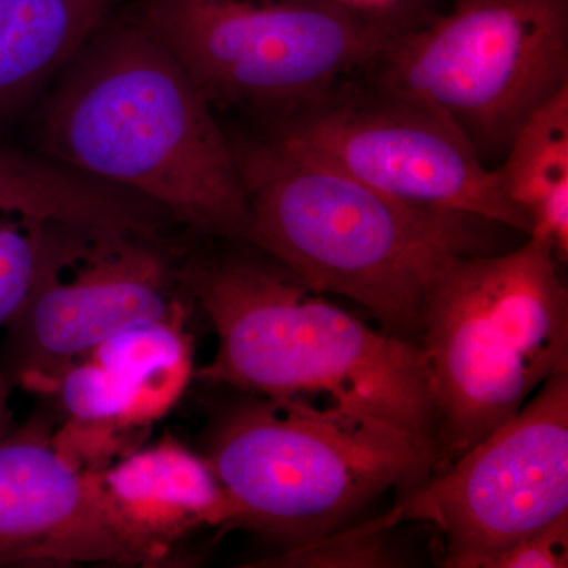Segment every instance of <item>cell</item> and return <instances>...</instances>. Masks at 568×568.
Masks as SVG:
<instances>
[{
	"mask_svg": "<svg viewBox=\"0 0 568 568\" xmlns=\"http://www.w3.org/2000/svg\"><path fill=\"white\" fill-rule=\"evenodd\" d=\"M36 392L58 396L65 420L138 432L126 425V392L122 381L92 358L80 357L63 366Z\"/></svg>",
	"mask_w": 568,
	"mask_h": 568,
	"instance_id": "cell-19",
	"label": "cell"
},
{
	"mask_svg": "<svg viewBox=\"0 0 568 568\" xmlns=\"http://www.w3.org/2000/svg\"><path fill=\"white\" fill-rule=\"evenodd\" d=\"M265 123L379 192L432 211L459 213L529 235L469 138L429 104L346 82L312 106Z\"/></svg>",
	"mask_w": 568,
	"mask_h": 568,
	"instance_id": "cell-9",
	"label": "cell"
},
{
	"mask_svg": "<svg viewBox=\"0 0 568 568\" xmlns=\"http://www.w3.org/2000/svg\"><path fill=\"white\" fill-rule=\"evenodd\" d=\"M568 514V372L549 377L506 424L405 489L373 523L439 530L444 567L487 568L515 541Z\"/></svg>",
	"mask_w": 568,
	"mask_h": 568,
	"instance_id": "cell-8",
	"label": "cell"
},
{
	"mask_svg": "<svg viewBox=\"0 0 568 568\" xmlns=\"http://www.w3.org/2000/svg\"><path fill=\"white\" fill-rule=\"evenodd\" d=\"M212 409L201 452L244 528L304 544L392 488L424 480L437 466L428 440L328 403L233 390Z\"/></svg>",
	"mask_w": 568,
	"mask_h": 568,
	"instance_id": "cell-4",
	"label": "cell"
},
{
	"mask_svg": "<svg viewBox=\"0 0 568 568\" xmlns=\"http://www.w3.org/2000/svg\"><path fill=\"white\" fill-rule=\"evenodd\" d=\"M70 226L0 213V328H7L39 284Z\"/></svg>",
	"mask_w": 568,
	"mask_h": 568,
	"instance_id": "cell-17",
	"label": "cell"
},
{
	"mask_svg": "<svg viewBox=\"0 0 568 568\" xmlns=\"http://www.w3.org/2000/svg\"><path fill=\"white\" fill-rule=\"evenodd\" d=\"M17 386V381L9 373L0 372V436L7 435L17 425L10 405L11 394Z\"/></svg>",
	"mask_w": 568,
	"mask_h": 568,
	"instance_id": "cell-21",
	"label": "cell"
},
{
	"mask_svg": "<svg viewBox=\"0 0 568 568\" xmlns=\"http://www.w3.org/2000/svg\"><path fill=\"white\" fill-rule=\"evenodd\" d=\"M190 312L111 336L82 357L111 369L126 392V425L144 432L166 416L194 379Z\"/></svg>",
	"mask_w": 568,
	"mask_h": 568,
	"instance_id": "cell-16",
	"label": "cell"
},
{
	"mask_svg": "<svg viewBox=\"0 0 568 568\" xmlns=\"http://www.w3.org/2000/svg\"><path fill=\"white\" fill-rule=\"evenodd\" d=\"M568 514L515 541L496 556L487 568H567Z\"/></svg>",
	"mask_w": 568,
	"mask_h": 568,
	"instance_id": "cell-20",
	"label": "cell"
},
{
	"mask_svg": "<svg viewBox=\"0 0 568 568\" xmlns=\"http://www.w3.org/2000/svg\"><path fill=\"white\" fill-rule=\"evenodd\" d=\"M495 175L529 223L528 237L568 260V88L538 106L511 138Z\"/></svg>",
	"mask_w": 568,
	"mask_h": 568,
	"instance_id": "cell-15",
	"label": "cell"
},
{
	"mask_svg": "<svg viewBox=\"0 0 568 568\" xmlns=\"http://www.w3.org/2000/svg\"><path fill=\"white\" fill-rule=\"evenodd\" d=\"M263 256L227 252L181 268L216 349L205 386L328 403L436 443L437 414L418 343L376 331Z\"/></svg>",
	"mask_w": 568,
	"mask_h": 568,
	"instance_id": "cell-2",
	"label": "cell"
},
{
	"mask_svg": "<svg viewBox=\"0 0 568 568\" xmlns=\"http://www.w3.org/2000/svg\"><path fill=\"white\" fill-rule=\"evenodd\" d=\"M54 428L39 413L0 436V567L142 566L112 523L99 473L63 457Z\"/></svg>",
	"mask_w": 568,
	"mask_h": 568,
	"instance_id": "cell-11",
	"label": "cell"
},
{
	"mask_svg": "<svg viewBox=\"0 0 568 568\" xmlns=\"http://www.w3.org/2000/svg\"><path fill=\"white\" fill-rule=\"evenodd\" d=\"M112 523L142 566L170 560L175 545L203 528H230L234 510L200 452L164 435L99 473Z\"/></svg>",
	"mask_w": 568,
	"mask_h": 568,
	"instance_id": "cell-12",
	"label": "cell"
},
{
	"mask_svg": "<svg viewBox=\"0 0 568 568\" xmlns=\"http://www.w3.org/2000/svg\"><path fill=\"white\" fill-rule=\"evenodd\" d=\"M394 530L377 528L375 523L336 529L304 544L287 547L272 558L248 567L272 568H384L402 566L392 544Z\"/></svg>",
	"mask_w": 568,
	"mask_h": 568,
	"instance_id": "cell-18",
	"label": "cell"
},
{
	"mask_svg": "<svg viewBox=\"0 0 568 568\" xmlns=\"http://www.w3.org/2000/svg\"><path fill=\"white\" fill-rule=\"evenodd\" d=\"M417 343L439 469L568 372V291L551 246L529 237L514 252L458 257L429 294Z\"/></svg>",
	"mask_w": 568,
	"mask_h": 568,
	"instance_id": "cell-5",
	"label": "cell"
},
{
	"mask_svg": "<svg viewBox=\"0 0 568 568\" xmlns=\"http://www.w3.org/2000/svg\"><path fill=\"white\" fill-rule=\"evenodd\" d=\"M362 77L443 111L481 160L568 88V0H450L407 26Z\"/></svg>",
	"mask_w": 568,
	"mask_h": 568,
	"instance_id": "cell-7",
	"label": "cell"
},
{
	"mask_svg": "<svg viewBox=\"0 0 568 568\" xmlns=\"http://www.w3.org/2000/svg\"><path fill=\"white\" fill-rule=\"evenodd\" d=\"M181 268L155 237L67 231L39 284L9 325L7 365L36 390L111 336L190 312Z\"/></svg>",
	"mask_w": 568,
	"mask_h": 568,
	"instance_id": "cell-10",
	"label": "cell"
},
{
	"mask_svg": "<svg viewBox=\"0 0 568 568\" xmlns=\"http://www.w3.org/2000/svg\"><path fill=\"white\" fill-rule=\"evenodd\" d=\"M230 140L252 246L316 293L349 298L383 331L417 343L437 280L478 253L488 222L403 203L267 132Z\"/></svg>",
	"mask_w": 568,
	"mask_h": 568,
	"instance_id": "cell-3",
	"label": "cell"
},
{
	"mask_svg": "<svg viewBox=\"0 0 568 568\" xmlns=\"http://www.w3.org/2000/svg\"><path fill=\"white\" fill-rule=\"evenodd\" d=\"M410 2L144 0L138 21L182 63L213 110L286 118L364 74L420 20Z\"/></svg>",
	"mask_w": 568,
	"mask_h": 568,
	"instance_id": "cell-6",
	"label": "cell"
},
{
	"mask_svg": "<svg viewBox=\"0 0 568 568\" xmlns=\"http://www.w3.org/2000/svg\"><path fill=\"white\" fill-rule=\"evenodd\" d=\"M0 213L78 230L155 237L164 212L54 160L0 148Z\"/></svg>",
	"mask_w": 568,
	"mask_h": 568,
	"instance_id": "cell-13",
	"label": "cell"
},
{
	"mask_svg": "<svg viewBox=\"0 0 568 568\" xmlns=\"http://www.w3.org/2000/svg\"><path fill=\"white\" fill-rule=\"evenodd\" d=\"M336 2L345 3V6L357 7V9L387 10L403 6V3L410 2V0H336Z\"/></svg>",
	"mask_w": 568,
	"mask_h": 568,
	"instance_id": "cell-22",
	"label": "cell"
},
{
	"mask_svg": "<svg viewBox=\"0 0 568 568\" xmlns=\"http://www.w3.org/2000/svg\"><path fill=\"white\" fill-rule=\"evenodd\" d=\"M122 0H0V114L32 100Z\"/></svg>",
	"mask_w": 568,
	"mask_h": 568,
	"instance_id": "cell-14",
	"label": "cell"
},
{
	"mask_svg": "<svg viewBox=\"0 0 568 568\" xmlns=\"http://www.w3.org/2000/svg\"><path fill=\"white\" fill-rule=\"evenodd\" d=\"M47 159L162 209L196 233L253 245L230 134L170 48L140 21L100 29L40 112Z\"/></svg>",
	"mask_w": 568,
	"mask_h": 568,
	"instance_id": "cell-1",
	"label": "cell"
}]
</instances>
